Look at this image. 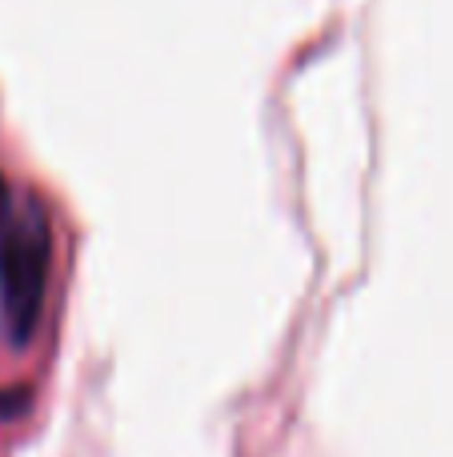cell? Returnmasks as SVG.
Masks as SVG:
<instances>
[{"label": "cell", "mask_w": 453, "mask_h": 457, "mask_svg": "<svg viewBox=\"0 0 453 457\" xmlns=\"http://www.w3.org/2000/svg\"><path fill=\"white\" fill-rule=\"evenodd\" d=\"M53 273V225L32 193L0 173V337L12 349L32 341Z\"/></svg>", "instance_id": "1"}, {"label": "cell", "mask_w": 453, "mask_h": 457, "mask_svg": "<svg viewBox=\"0 0 453 457\" xmlns=\"http://www.w3.org/2000/svg\"><path fill=\"white\" fill-rule=\"evenodd\" d=\"M24 402H29V394H24V389H16V394H8V389H0V421L16 418V413L24 410Z\"/></svg>", "instance_id": "2"}]
</instances>
